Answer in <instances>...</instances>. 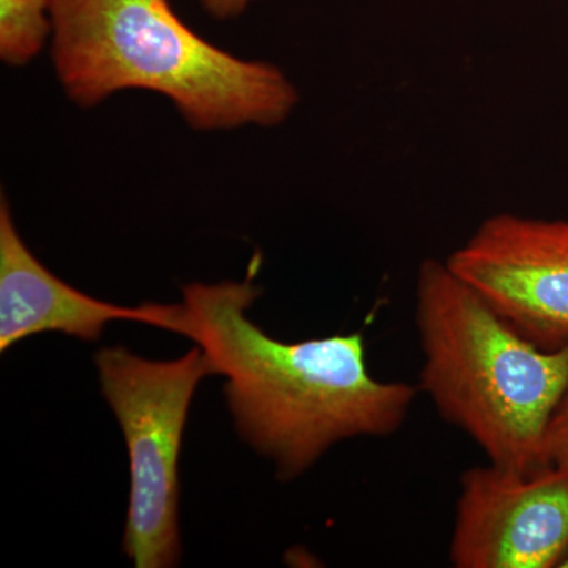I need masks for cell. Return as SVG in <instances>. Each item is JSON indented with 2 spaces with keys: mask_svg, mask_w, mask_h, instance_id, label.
I'll return each mask as SVG.
<instances>
[{
  "mask_svg": "<svg viewBox=\"0 0 568 568\" xmlns=\"http://www.w3.org/2000/svg\"><path fill=\"white\" fill-rule=\"evenodd\" d=\"M261 257L242 282L183 287L182 336L203 347L224 387L239 433L293 480L328 448L354 437H390L409 417L418 387L379 381L362 332L280 342L248 320L261 294Z\"/></svg>",
  "mask_w": 568,
  "mask_h": 568,
  "instance_id": "obj_1",
  "label": "cell"
},
{
  "mask_svg": "<svg viewBox=\"0 0 568 568\" xmlns=\"http://www.w3.org/2000/svg\"><path fill=\"white\" fill-rule=\"evenodd\" d=\"M51 14L52 63L78 106L129 89L160 93L197 132L280 125L297 106L278 67L220 50L170 0H52Z\"/></svg>",
  "mask_w": 568,
  "mask_h": 568,
  "instance_id": "obj_2",
  "label": "cell"
},
{
  "mask_svg": "<svg viewBox=\"0 0 568 568\" xmlns=\"http://www.w3.org/2000/svg\"><path fill=\"white\" fill-rule=\"evenodd\" d=\"M414 316L422 351L417 387L439 416L491 465L547 466L545 439L568 387V347L530 342L446 261L425 260L418 268Z\"/></svg>",
  "mask_w": 568,
  "mask_h": 568,
  "instance_id": "obj_3",
  "label": "cell"
},
{
  "mask_svg": "<svg viewBox=\"0 0 568 568\" xmlns=\"http://www.w3.org/2000/svg\"><path fill=\"white\" fill-rule=\"evenodd\" d=\"M100 384L130 457L123 551L136 568L174 567L181 556L179 458L197 384L215 375L203 347L156 362L115 346L95 355Z\"/></svg>",
  "mask_w": 568,
  "mask_h": 568,
  "instance_id": "obj_4",
  "label": "cell"
},
{
  "mask_svg": "<svg viewBox=\"0 0 568 568\" xmlns=\"http://www.w3.org/2000/svg\"><path fill=\"white\" fill-rule=\"evenodd\" d=\"M568 549V467L488 463L459 478L448 559L455 568H555Z\"/></svg>",
  "mask_w": 568,
  "mask_h": 568,
  "instance_id": "obj_5",
  "label": "cell"
},
{
  "mask_svg": "<svg viewBox=\"0 0 568 568\" xmlns=\"http://www.w3.org/2000/svg\"><path fill=\"white\" fill-rule=\"evenodd\" d=\"M446 263L530 342L568 347V220L497 213Z\"/></svg>",
  "mask_w": 568,
  "mask_h": 568,
  "instance_id": "obj_6",
  "label": "cell"
},
{
  "mask_svg": "<svg viewBox=\"0 0 568 568\" xmlns=\"http://www.w3.org/2000/svg\"><path fill=\"white\" fill-rule=\"evenodd\" d=\"M136 321L182 335L183 305L119 306L74 290L24 244L6 197L0 203V351L29 336L61 332L95 342L111 321Z\"/></svg>",
  "mask_w": 568,
  "mask_h": 568,
  "instance_id": "obj_7",
  "label": "cell"
},
{
  "mask_svg": "<svg viewBox=\"0 0 568 568\" xmlns=\"http://www.w3.org/2000/svg\"><path fill=\"white\" fill-rule=\"evenodd\" d=\"M52 0H0V58L28 65L52 37Z\"/></svg>",
  "mask_w": 568,
  "mask_h": 568,
  "instance_id": "obj_8",
  "label": "cell"
},
{
  "mask_svg": "<svg viewBox=\"0 0 568 568\" xmlns=\"http://www.w3.org/2000/svg\"><path fill=\"white\" fill-rule=\"evenodd\" d=\"M544 455L545 465L568 467V387L549 424Z\"/></svg>",
  "mask_w": 568,
  "mask_h": 568,
  "instance_id": "obj_9",
  "label": "cell"
},
{
  "mask_svg": "<svg viewBox=\"0 0 568 568\" xmlns=\"http://www.w3.org/2000/svg\"><path fill=\"white\" fill-rule=\"evenodd\" d=\"M203 9L216 20H230L244 13L253 0H200Z\"/></svg>",
  "mask_w": 568,
  "mask_h": 568,
  "instance_id": "obj_10",
  "label": "cell"
},
{
  "mask_svg": "<svg viewBox=\"0 0 568 568\" xmlns=\"http://www.w3.org/2000/svg\"><path fill=\"white\" fill-rule=\"evenodd\" d=\"M560 568H568V549L566 551V555H564V558L560 559L559 566Z\"/></svg>",
  "mask_w": 568,
  "mask_h": 568,
  "instance_id": "obj_11",
  "label": "cell"
}]
</instances>
